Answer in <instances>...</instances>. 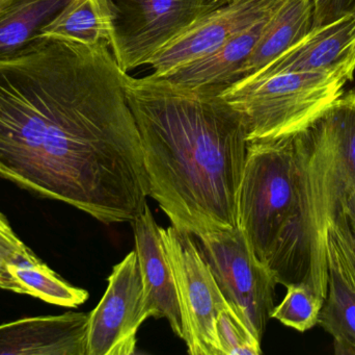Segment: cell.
<instances>
[{
	"instance_id": "14",
	"label": "cell",
	"mask_w": 355,
	"mask_h": 355,
	"mask_svg": "<svg viewBox=\"0 0 355 355\" xmlns=\"http://www.w3.org/2000/svg\"><path fill=\"white\" fill-rule=\"evenodd\" d=\"M312 23V0H283L267 21L235 83L248 79L287 51L311 31Z\"/></svg>"
},
{
	"instance_id": "7",
	"label": "cell",
	"mask_w": 355,
	"mask_h": 355,
	"mask_svg": "<svg viewBox=\"0 0 355 355\" xmlns=\"http://www.w3.org/2000/svg\"><path fill=\"white\" fill-rule=\"evenodd\" d=\"M162 236L176 279L188 354L221 355L216 321L220 313L232 310L231 306L221 294L193 236L174 225L162 227Z\"/></svg>"
},
{
	"instance_id": "11",
	"label": "cell",
	"mask_w": 355,
	"mask_h": 355,
	"mask_svg": "<svg viewBox=\"0 0 355 355\" xmlns=\"http://www.w3.org/2000/svg\"><path fill=\"white\" fill-rule=\"evenodd\" d=\"M135 251L144 286V304L148 318H164L173 331L183 339V317L174 271L162 242V227L149 206L131 222Z\"/></svg>"
},
{
	"instance_id": "2",
	"label": "cell",
	"mask_w": 355,
	"mask_h": 355,
	"mask_svg": "<svg viewBox=\"0 0 355 355\" xmlns=\"http://www.w3.org/2000/svg\"><path fill=\"white\" fill-rule=\"evenodd\" d=\"M154 198L172 225L190 235L238 227L248 150L241 113L212 90L152 75L125 77Z\"/></svg>"
},
{
	"instance_id": "17",
	"label": "cell",
	"mask_w": 355,
	"mask_h": 355,
	"mask_svg": "<svg viewBox=\"0 0 355 355\" xmlns=\"http://www.w3.org/2000/svg\"><path fill=\"white\" fill-rule=\"evenodd\" d=\"M329 283L318 325L334 338L336 354L355 355V291L327 256Z\"/></svg>"
},
{
	"instance_id": "18",
	"label": "cell",
	"mask_w": 355,
	"mask_h": 355,
	"mask_svg": "<svg viewBox=\"0 0 355 355\" xmlns=\"http://www.w3.org/2000/svg\"><path fill=\"white\" fill-rule=\"evenodd\" d=\"M42 35L89 46H108L107 27L99 0H72Z\"/></svg>"
},
{
	"instance_id": "26",
	"label": "cell",
	"mask_w": 355,
	"mask_h": 355,
	"mask_svg": "<svg viewBox=\"0 0 355 355\" xmlns=\"http://www.w3.org/2000/svg\"><path fill=\"white\" fill-rule=\"evenodd\" d=\"M3 1H6V0H0V4H1Z\"/></svg>"
},
{
	"instance_id": "1",
	"label": "cell",
	"mask_w": 355,
	"mask_h": 355,
	"mask_svg": "<svg viewBox=\"0 0 355 355\" xmlns=\"http://www.w3.org/2000/svg\"><path fill=\"white\" fill-rule=\"evenodd\" d=\"M108 46L41 35L0 58V176L100 222H132L150 183Z\"/></svg>"
},
{
	"instance_id": "21",
	"label": "cell",
	"mask_w": 355,
	"mask_h": 355,
	"mask_svg": "<svg viewBox=\"0 0 355 355\" xmlns=\"http://www.w3.org/2000/svg\"><path fill=\"white\" fill-rule=\"evenodd\" d=\"M216 336L221 355H260L261 342L232 310L223 311L216 321Z\"/></svg>"
},
{
	"instance_id": "20",
	"label": "cell",
	"mask_w": 355,
	"mask_h": 355,
	"mask_svg": "<svg viewBox=\"0 0 355 355\" xmlns=\"http://www.w3.org/2000/svg\"><path fill=\"white\" fill-rule=\"evenodd\" d=\"M327 256L355 291V231L343 210L327 229Z\"/></svg>"
},
{
	"instance_id": "13",
	"label": "cell",
	"mask_w": 355,
	"mask_h": 355,
	"mask_svg": "<svg viewBox=\"0 0 355 355\" xmlns=\"http://www.w3.org/2000/svg\"><path fill=\"white\" fill-rule=\"evenodd\" d=\"M271 15L232 38L214 51L162 76H152L185 89L212 90L220 93L235 83Z\"/></svg>"
},
{
	"instance_id": "23",
	"label": "cell",
	"mask_w": 355,
	"mask_h": 355,
	"mask_svg": "<svg viewBox=\"0 0 355 355\" xmlns=\"http://www.w3.org/2000/svg\"><path fill=\"white\" fill-rule=\"evenodd\" d=\"M312 28L329 24L355 12V0H312Z\"/></svg>"
},
{
	"instance_id": "10",
	"label": "cell",
	"mask_w": 355,
	"mask_h": 355,
	"mask_svg": "<svg viewBox=\"0 0 355 355\" xmlns=\"http://www.w3.org/2000/svg\"><path fill=\"white\" fill-rule=\"evenodd\" d=\"M279 72L340 73L352 81L355 72V12L311 28L297 43L252 76Z\"/></svg>"
},
{
	"instance_id": "8",
	"label": "cell",
	"mask_w": 355,
	"mask_h": 355,
	"mask_svg": "<svg viewBox=\"0 0 355 355\" xmlns=\"http://www.w3.org/2000/svg\"><path fill=\"white\" fill-rule=\"evenodd\" d=\"M137 251L114 266L97 308L89 313L87 355H130L139 327L147 320Z\"/></svg>"
},
{
	"instance_id": "6",
	"label": "cell",
	"mask_w": 355,
	"mask_h": 355,
	"mask_svg": "<svg viewBox=\"0 0 355 355\" xmlns=\"http://www.w3.org/2000/svg\"><path fill=\"white\" fill-rule=\"evenodd\" d=\"M219 290L236 316L262 341L275 310L279 283L252 254L239 227L193 236Z\"/></svg>"
},
{
	"instance_id": "12",
	"label": "cell",
	"mask_w": 355,
	"mask_h": 355,
	"mask_svg": "<svg viewBox=\"0 0 355 355\" xmlns=\"http://www.w3.org/2000/svg\"><path fill=\"white\" fill-rule=\"evenodd\" d=\"M89 320L70 312L0 324V354L87 355Z\"/></svg>"
},
{
	"instance_id": "25",
	"label": "cell",
	"mask_w": 355,
	"mask_h": 355,
	"mask_svg": "<svg viewBox=\"0 0 355 355\" xmlns=\"http://www.w3.org/2000/svg\"><path fill=\"white\" fill-rule=\"evenodd\" d=\"M217 1H225V2H227V1H231V0H217Z\"/></svg>"
},
{
	"instance_id": "9",
	"label": "cell",
	"mask_w": 355,
	"mask_h": 355,
	"mask_svg": "<svg viewBox=\"0 0 355 355\" xmlns=\"http://www.w3.org/2000/svg\"><path fill=\"white\" fill-rule=\"evenodd\" d=\"M283 0H231L200 16L149 62L153 76L214 51L254 23L272 14Z\"/></svg>"
},
{
	"instance_id": "24",
	"label": "cell",
	"mask_w": 355,
	"mask_h": 355,
	"mask_svg": "<svg viewBox=\"0 0 355 355\" xmlns=\"http://www.w3.org/2000/svg\"><path fill=\"white\" fill-rule=\"evenodd\" d=\"M342 210H343L344 214L347 217L350 225H352V229L355 231V190L350 193L347 199L344 201Z\"/></svg>"
},
{
	"instance_id": "3",
	"label": "cell",
	"mask_w": 355,
	"mask_h": 355,
	"mask_svg": "<svg viewBox=\"0 0 355 355\" xmlns=\"http://www.w3.org/2000/svg\"><path fill=\"white\" fill-rule=\"evenodd\" d=\"M306 126L248 143L238 227L277 283H304L314 290L309 240L311 143Z\"/></svg>"
},
{
	"instance_id": "16",
	"label": "cell",
	"mask_w": 355,
	"mask_h": 355,
	"mask_svg": "<svg viewBox=\"0 0 355 355\" xmlns=\"http://www.w3.org/2000/svg\"><path fill=\"white\" fill-rule=\"evenodd\" d=\"M1 290L62 308H78L89 299V292L67 283L37 256L10 266Z\"/></svg>"
},
{
	"instance_id": "19",
	"label": "cell",
	"mask_w": 355,
	"mask_h": 355,
	"mask_svg": "<svg viewBox=\"0 0 355 355\" xmlns=\"http://www.w3.org/2000/svg\"><path fill=\"white\" fill-rule=\"evenodd\" d=\"M286 288L287 294L283 302L275 306L271 318L300 333H306L316 327L325 298L304 283H292Z\"/></svg>"
},
{
	"instance_id": "22",
	"label": "cell",
	"mask_w": 355,
	"mask_h": 355,
	"mask_svg": "<svg viewBox=\"0 0 355 355\" xmlns=\"http://www.w3.org/2000/svg\"><path fill=\"white\" fill-rule=\"evenodd\" d=\"M35 256V252L15 233L6 217L0 213V290L10 266L22 258Z\"/></svg>"
},
{
	"instance_id": "15",
	"label": "cell",
	"mask_w": 355,
	"mask_h": 355,
	"mask_svg": "<svg viewBox=\"0 0 355 355\" xmlns=\"http://www.w3.org/2000/svg\"><path fill=\"white\" fill-rule=\"evenodd\" d=\"M72 0H6L0 4V58L26 47Z\"/></svg>"
},
{
	"instance_id": "4",
	"label": "cell",
	"mask_w": 355,
	"mask_h": 355,
	"mask_svg": "<svg viewBox=\"0 0 355 355\" xmlns=\"http://www.w3.org/2000/svg\"><path fill=\"white\" fill-rule=\"evenodd\" d=\"M340 73L279 72L233 83L220 96L245 119L248 141L304 129L344 93Z\"/></svg>"
},
{
	"instance_id": "5",
	"label": "cell",
	"mask_w": 355,
	"mask_h": 355,
	"mask_svg": "<svg viewBox=\"0 0 355 355\" xmlns=\"http://www.w3.org/2000/svg\"><path fill=\"white\" fill-rule=\"evenodd\" d=\"M112 53L123 72L150 60L217 0H99Z\"/></svg>"
}]
</instances>
